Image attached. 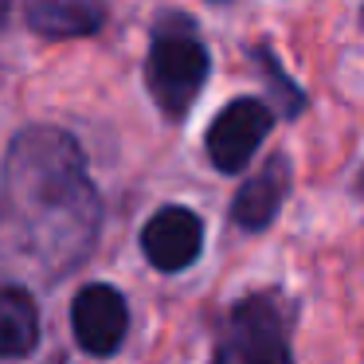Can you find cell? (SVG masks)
I'll return each mask as SVG.
<instances>
[{
    "instance_id": "cell-8",
    "label": "cell",
    "mask_w": 364,
    "mask_h": 364,
    "mask_svg": "<svg viewBox=\"0 0 364 364\" xmlns=\"http://www.w3.org/2000/svg\"><path fill=\"white\" fill-rule=\"evenodd\" d=\"M282 196H286V161L278 157L274 165H267L255 181H247L239 188L235 204H231V220L247 231H262L278 215Z\"/></svg>"
},
{
    "instance_id": "cell-11",
    "label": "cell",
    "mask_w": 364,
    "mask_h": 364,
    "mask_svg": "<svg viewBox=\"0 0 364 364\" xmlns=\"http://www.w3.org/2000/svg\"><path fill=\"white\" fill-rule=\"evenodd\" d=\"M212 4H228V0H212Z\"/></svg>"
},
{
    "instance_id": "cell-9",
    "label": "cell",
    "mask_w": 364,
    "mask_h": 364,
    "mask_svg": "<svg viewBox=\"0 0 364 364\" xmlns=\"http://www.w3.org/2000/svg\"><path fill=\"white\" fill-rule=\"evenodd\" d=\"M40 341V314L28 294V286H9L0 290V356H28Z\"/></svg>"
},
{
    "instance_id": "cell-5",
    "label": "cell",
    "mask_w": 364,
    "mask_h": 364,
    "mask_svg": "<svg viewBox=\"0 0 364 364\" xmlns=\"http://www.w3.org/2000/svg\"><path fill=\"white\" fill-rule=\"evenodd\" d=\"M71 325H75V341L82 345V353L90 356L118 353L129 329V309H126L122 290H114L106 282L82 286L71 306Z\"/></svg>"
},
{
    "instance_id": "cell-4",
    "label": "cell",
    "mask_w": 364,
    "mask_h": 364,
    "mask_svg": "<svg viewBox=\"0 0 364 364\" xmlns=\"http://www.w3.org/2000/svg\"><path fill=\"white\" fill-rule=\"evenodd\" d=\"M270 110L262 98H235L231 106H223L220 118L208 129V157L220 173H243L251 165L255 149L262 145V137L270 134Z\"/></svg>"
},
{
    "instance_id": "cell-7",
    "label": "cell",
    "mask_w": 364,
    "mask_h": 364,
    "mask_svg": "<svg viewBox=\"0 0 364 364\" xmlns=\"http://www.w3.org/2000/svg\"><path fill=\"white\" fill-rule=\"evenodd\" d=\"M28 28L48 40H75L102 28L106 4L102 0H28Z\"/></svg>"
},
{
    "instance_id": "cell-2",
    "label": "cell",
    "mask_w": 364,
    "mask_h": 364,
    "mask_svg": "<svg viewBox=\"0 0 364 364\" xmlns=\"http://www.w3.org/2000/svg\"><path fill=\"white\" fill-rule=\"evenodd\" d=\"M215 364H294L290 325L274 294H251L228 314Z\"/></svg>"
},
{
    "instance_id": "cell-6",
    "label": "cell",
    "mask_w": 364,
    "mask_h": 364,
    "mask_svg": "<svg viewBox=\"0 0 364 364\" xmlns=\"http://www.w3.org/2000/svg\"><path fill=\"white\" fill-rule=\"evenodd\" d=\"M200 247H204V223L188 208H161L141 231V251L157 270L173 274L196 262Z\"/></svg>"
},
{
    "instance_id": "cell-10",
    "label": "cell",
    "mask_w": 364,
    "mask_h": 364,
    "mask_svg": "<svg viewBox=\"0 0 364 364\" xmlns=\"http://www.w3.org/2000/svg\"><path fill=\"white\" fill-rule=\"evenodd\" d=\"M255 55H259L262 71H267V82H274V87H278V90H282V95H286V114H290V118H294V114H298L301 106H306V98H301V90H298V87H294V82H290V79H286V75H282V67H278V59L270 55L267 48H259V51H255Z\"/></svg>"
},
{
    "instance_id": "cell-3",
    "label": "cell",
    "mask_w": 364,
    "mask_h": 364,
    "mask_svg": "<svg viewBox=\"0 0 364 364\" xmlns=\"http://www.w3.org/2000/svg\"><path fill=\"white\" fill-rule=\"evenodd\" d=\"M208 82V48L192 32H157L149 51V90L168 118L188 114Z\"/></svg>"
},
{
    "instance_id": "cell-1",
    "label": "cell",
    "mask_w": 364,
    "mask_h": 364,
    "mask_svg": "<svg viewBox=\"0 0 364 364\" xmlns=\"http://www.w3.org/2000/svg\"><path fill=\"white\" fill-rule=\"evenodd\" d=\"M102 200L82 149L55 126L12 137L0 168V270L20 286H51L87 262Z\"/></svg>"
}]
</instances>
